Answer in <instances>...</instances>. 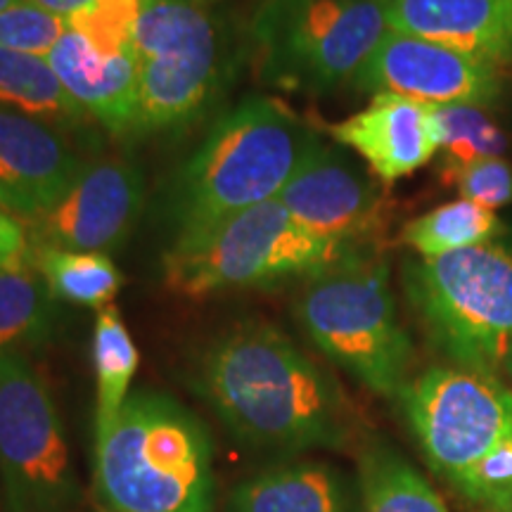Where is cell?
<instances>
[{"label": "cell", "mask_w": 512, "mask_h": 512, "mask_svg": "<svg viewBox=\"0 0 512 512\" xmlns=\"http://www.w3.org/2000/svg\"><path fill=\"white\" fill-rule=\"evenodd\" d=\"M0 475L10 512H72L79 501L55 401L19 351H0Z\"/></svg>", "instance_id": "30bf717a"}, {"label": "cell", "mask_w": 512, "mask_h": 512, "mask_svg": "<svg viewBox=\"0 0 512 512\" xmlns=\"http://www.w3.org/2000/svg\"><path fill=\"white\" fill-rule=\"evenodd\" d=\"M143 207V176L126 159L86 164L46 214L29 221L31 247L102 252L119 245Z\"/></svg>", "instance_id": "7c38bea8"}, {"label": "cell", "mask_w": 512, "mask_h": 512, "mask_svg": "<svg viewBox=\"0 0 512 512\" xmlns=\"http://www.w3.org/2000/svg\"><path fill=\"white\" fill-rule=\"evenodd\" d=\"M463 200H470L484 209H503L512 204V164L503 157L479 159L467 164L451 178Z\"/></svg>", "instance_id": "83f0119b"}, {"label": "cell", "mask_w": 512, "mask_h": 512, "mask_svg": "<svg viewBox=\"0 0 512 512\" xmlns=\"http://www.w3.org/2000/svg\"><path fill=\"white\" fill-rule=\"evenodd\" d=\"M363 512H448L444 498L387 444H370L361 456Z\"/></svg>", "instance_id": "d6986e66"}, {"label": "cell", "mask_w": 512, "mask_h": 512, "mask_svg": "<svg viewBox=\"0 0 512 512\" xmlns=\"http://www.w3.org/2000/svg\"><path fill=\"white\" fill-rule=\"evenodd\" d=\"M434 131H437L441 176L446 183L479 159L503 157L510 140L501 124L482 105H441L432 107Z\"/></svg>", "instance_id": "cb8c5ba5"}, {"label": "cell", "mask_w": 512, "mask_h": 512, "mask_svg": "<svg viewBox=\"0 0 512 512\" xmlns=\"http://www.w3.org/2000/svg\"><path fill=\"white\" fill-rule=\"evenodd\" d=\"M396 399L439 477L491 512L512 510V389L503 377L434 366Z\"/></svg>", "instance_id": "7a4b0ae2"}, {"label": "cell", "mask_w": 512, "mask_h": 512, "mask_svg": "<svg viewBox=\"0 0 512 512\" xmlns=\"http://www.w3.org/2000/svg\"><path fill=\"white\" fill-rule=\"evenodd\" d=\"M387 29L463 50L496 64L512 62V0H380Z\"/></svg>", "instance_id": "2e32d148"}, {"label": "cell", "mask_w": 512, "mask_h": 512, "mask_svg": "<svg viewBox=\"0 0 512 512\" xmlns=\"http://www.w3.org/2000/svg\"><path fill=\"white\" fill-rule=\"evenodd\" d=\"M64 93L86 117L114 133L136 128L138 121V57L102 55L74 29L64 31L48 57Z\"/></svg>", "instance_id": "e0dca14e"}, {"label": "cell", "mask_w": 512, "mask_h": 512, "mask_svg": "<svg viewBox=\"0 0 512 512\" xmlns=\"http://www.w3.org/2000/svg\"><path fill=\"white\" fill-rule=\"evenodd\" d=\"M202 394L235 437L259 448H339L354 413L339 384L266 323H245L209 349Z\"/></svg>", "instance_id": "6da1fadb"}, {"label": "cell", "mask_w": 512, "mask_h": 512, "mask_svg": "<svg viewBox=\"0 0 512 512\" xmlns=\"http://www.w3.org/2000/svg\"><path fill=\"white\" fill-rule=\"evenodd\" d=\"M228 512H351L349 482L337 467L297 460L242 482Z\"/></svg>", "instance_id": "ac0fdd59"}, {"label": "cell", "mask_w": 512, "mask_h": 512, "mask_svg": "<svg viewBox=\"0 0 512 512\" xmlns=\"http://www.w3.org/2000/svg\"><path fill=\"white\" fill-rule=\"evenodd\" d=\"M202 3H209V0H202Z\"/></svg>", "instance_id": "d6a6232c"}, {"label": "cell", "mask_w": 512, "mask_h": 512, "mask_svg": "<svg viewBox=\"0 0 512 512\" xmlns=\"http://www.w3.org/2000/svg\"><path fill=\"white\" fill-rule=\"evenodd\" d=\"M496 64L463 50L387 29L351 86L361 93H392L422 105H491L501 95Z\"/></svg>", "instance_id": "8fae6325"}, {"label": "cell", "mask_w": 512, "mask_h": 512, "mask_svg": "<svg viewBox=\"0 0 512 512\" xmlns=\"http://www.w3.org/2000/svg\"><path fill=\"white\" fill-rule=\"evenodd\" d=\"M67 31V19L31 0H17L0 12V48L12 53L46 57Z\"/></svg>", "instance_id": "4316f807"}, {"label": "cell", "mask_w": 512, "mask_h": 512, "mask_svg": "<svg viewBox=\"0 0 512 512\" xmlns=\"http://www.w3.org/2000/svg\"><path fill=\"white\" fill-rule=\"evenodd\" d=\"M93 363L98 377V415L95 437L117 418L128 399V389L138 368V349L114 306H102L93 332Z\"/></svg>", "instance_id": "d4e9b609"}, {"label": "cell", "mask_w": 512, "mask_h": 512, "mask_svg": "<svg viewBox=\"0 0 512 512\" xmlns=\"http://www.w3.org/2000/svg\"><path fill=\"white\" fill-rule=\"evenodd\" d=\"M503 380L510 384V389H512V351H510V356H508V361H505V368H503Z\"/></svg>", "instance_id": "4dcf8cb0"}, {"label": "cell", "mask_w": 512, "mask_h": 512, "mask_svg": "<svg viewBox=\"0 0 512 512\" xmlns=\"http://www.w3.org/2000/svg\"><path fill=\"white\" fill-rule=\"evenodd\" d=\"M403 287L427 339L451 366L503 377L512 351V245L496 240L406 261Z\"/></svg>", "instance_id": "5b68a950"}, {"label": "cell", "mask_w": 512, "mask_h": 512, "mask_svg": "<svg viewBox=\"0 0 512 512\" xmlns=\"http://www.w3.org/2000/svg\"><path fill=\"white\" fill-rule=\"evenodd\" d=\"M143 0H93L67 17V27L102 55L136 53V29Z\"/></svg>", "instance_id": "484cf974"}, {"label": "cell", "mask_w": 512, "mask_h": 512, "mask_svg": "<svg viewBox=\"0 0 512 512\" xmlns=\"http://www.w3.org/2000/svg\"><path fill=\"white\" fill-rule=\"evenodd\" d=\"M136 57V128L188 124L219 86L221 27L202 0H143Z\"/></svg>", "instance_id": "9c48e42d"}, {"label": "cell", "mask_w": 512, "mask_h": 512, "mask_svg": "<svg viewBox=\"0 0 512 512\" xmlns=\"http://www.w3.org/2000/svg\"><path fill=\"white\" fill-rule=\"evenodd\" d=\"M356 252L361 249L311 233L283 204L271 200L176 238L164 256V275L174 292L204 297L292 275L313 278Z\"/></svg>", "instance_id": "52a82bcc"}, {"label": "cell", "mask_w": 512, "mask_h": 512, "mask_svg": "<svg viewBox=\"0 0 512 512\" xmlns=\"http://www.w3.org/2000/svg\"><path fill=\"white\" fill-rule=\"evenodd\" d=\"M0 110L64 126L86 119L81 107L64 93L48 60L5 48H0Z\"/></svg>", "instance_id": "44dd1931"}, {"label": "cell", "mask_w": 512, "mask_h": 512, "mask_svg": "<svg viewBox=\"0 0 512 512\" xmlns=\"http://www.w3.org/2000/svg\"><path fill=\"white\" fill-rule=\"evenodd\" d=\"M323 143L273 98H245L216 121L176 183L178 238L278 200L304 159Z\"/></svg>", "instance_id": "3957f363"}, {"label": "cell", "mask_w": 512, "mask_h": 512, "mask_svg": "<svg viewBox=\"0 0 512 512\" xmlns=\"http://www.w3.org/2000/svg\"><path fill=\"white\" fill-rule=\"evenodd\" d=\"M31 242L24 223L0 207V266L29 259Z\"/></svg>", "instance_id": "f1b7e54d"}, {"label": "cell", "mask_w": 512, "mask_h": 512, "mask_svg": "<svg viewBox=\"0 0 512 512\" xmlns=\"http://www.w3.org/2000/svg\"><path fill=\"white\" fill-rule=\"evenodd\" d=\"M249 34L264 81L318 95L354 81L387 22L380 0H261Z\"/></svg>", "instance_id": "ba28073f"}, {"label": "cell", "mask_w": 512, "mask_h": 512, "mask_svg": "<svg viewBox=\"0 0 512 512\" xmlns=\"http://www.w3.org/2000/svg\"><path fill=\"white\" fill-rule=\"evenodd\" d=\"M510 512H512V510H510Z\"/></svg>", "instance_id": "836d02e7"}, {"label": "cell", "mask_w": 512, "mask_h": 512, "mask_svg": "<svg viewBox=\"0 0 512 512\" xmlns=\"http://www.w3.org/2000/svg\"><path fill=\"white\" fill-rule=\"evenodd\" d=\"M503 233L505 226L496 211L460 197L456 202H446L408 221L401 230V242L422 259H432V256L460 252V249L489 245Z\"/></svg>", "instance_id": "7402d4cb"}, {"label": "cell", "mask_w": 512, "mask_h": 512, "mask_svg": "<svg viewBox=\"0 0 512 512\" xmlns=\"http://www.w3.org/2000/svg\"><path fill=\"white\" fill-rule=\"evenodd\" d=\"M55 323V294L31 259L0 266V351L43 342Z\"/></svg>", "instance_id": "ffe728a7"}, {"label": "cell", "mask_w": 512, "mask_h": 512, "mask_svg": "<svg viewBox=\"0 0 512 512\" xmlns=\"http://www.w3.org/2000/svg\"><path fill=\"white\" fill-rule=\"evenodd\" d=\"M294 311L311 342L370 392L399 396L408 384L413 342L382 256L356 252L313 275Z\"/></svg>", "instance_id": "8992f818"}, {"label": "cell", "mask_w": 512, "mask_h": 512, "mask_svg": "<svg viewBox=\"0 0 512 512\" xmlns=\"http://www.w3.org/2000/svg\"><path fill=\"white\" fill-rule=\"evenodd\" d=\"M207 427L159 392L128 394L95 437V486L112 512H209L214 465Z\"/></svg>", "instance_id": "277c9868"}, {"label": "cell", "mask_w": 512, "mask_h": 512, "mask_svg": "<svg viewBox=\"0 0 512 512\" xmlns=\"http://www.w3.org/2000/svg\"><path fill=\"white\" fill-rule=\"evenodd\" d=\"M278 202L311 233L356 247L384 226V197L342 145L320 143Z\"/></svg>", "instance_id": "4fadbf2b"}, {"label": "cell", "mask_w": 512, "mask_h": 512, "mask_svg": "<svg viewBox=\"0 0 512 512\" xmlns=\"http://www.w3.org/2000/svg\"><path fill=\"white\" fill-rule=\"evenodd\" d=\"M83 166L53 124L0 110V207L19 221L46 214Z\"/></svg>", "instance_id": "5bb4252c"}, {"label": "cell", "mask_w": 512, "mask_h": 512, "mask_svg": "<svg viewBox=\"0 0 512 512\" xmlns=\"http://www.w3.org/2000/svg\"><path fill=\"white\" fill-rule=\"evenodd\" d=\"M31 3L41 5V8H46L50 12H55V15L60 17H72L76 12L86 8V5H91L93 0H31Z\"/></svg>", "instance_id": "f546056e"}, {"label": "cell", "mask_w": 512, "mask_h": 512, "mask_svg": "<svg viewBox=\"0 0 512 512\" xmlns=\"http://www.w3.org/2000/svg\"><path fill=\"white\" fill-rule=\"evenodd\" d=\"M31 264L43 275L55 299L81 306H110L121 287V273L102 252L31 247Z\"/></svg>", "instance_id": "603a6c76"}, {"label": "cell", "mask_w": 512, "mask_h": 512, "mask_svg": "<svg viewBox=\"0 0 512 512\" xmlns=\"http://www.w3.org/2000/svg\"><path fill=\"white\" fill-rule=\"evenodd\" d=\"M15 3H17V0H0V12H3V10H8L10 5H15Z\"/></svg>", "instance_id": "1f68e13d"}, {"label": "cell", "mask_w": 512, "mask_h": 512, "mask_svg": "<svg viewBox=\"0 0 512 512\" xmlns=\"http://www.w3.org/2000/svg\"><path fill=\"white\" fill-rule=\"evenodd\" d=\"M337 145L354 150L382 183L415 174L439 155L432 107L401 95H373L361 112L328 126Z\"/></svg>", "instance_id": "9a60e30c"}]
</instances>
